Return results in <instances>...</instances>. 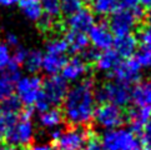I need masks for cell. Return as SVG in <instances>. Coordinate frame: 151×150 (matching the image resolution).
<instances>
[{
    "instance_id": "6da1fadb",
    "label": "cell",
    "mask_w": 151,
    "mask_h": 150,
    "mask_svg": "<svg viewBox=\"0 0 151 150\" xmlns=\"http://www.w3.org/2000/svg\"><path fill=\"white\" fill-rule=\"evenodd\" d=\"M95 88L93 79H84L68 89L63 101V115L69 124L83 126L93 120L95 111Z\"/></svg>"
},
{
    "instance_id": "7a4b0ae2",
    "label": "cell",
    "mask_w": 151,
    "mask_h": 150,
    "mask_svg": "<svg viewBox=\"0 0 151 150\" xmlns=\"http://www.w3.org/2000/svg\"><path fill=\"white\" fill-rule=\"evenodd\" d=\"M100 145L102 150H141V141L137 135L125 128L105 130Z\"/></svg>"
},
{
    "instance_id": "3957f363",
    "label": "cell",
    "mask_w": 151,
    "mask_h": 150,
    "mask_svg": "<svg viewBox=\"0 0 151 150\" xmlns=\"http://www.w3.org/2000/svg\"><path fill=\"white\" fill-rule=\"evenodd\" d=\"M131 90L129 85L119 81H106L95 90V100L100 104L109 103L119 108L126 106L130 103Z\"/></svg>"
},
{
    "instance_id": "277c9868",
    "label": "cell",
    "mask_w": 151,
    "mask_h": 150,
    "mask_svg": "<svg viewBox=\"0 0 151 150\" xmlns=\"http://www.w3.org/2000/svg\"><path fill=\"white\" fill-rule=\"evenodd\" d=\"M35 138V128L31 119H21L14 124L3 140H5L6 145L14 148H25L30 146Z\"/></svg>"
},
{
    "instance_id": "5b68a950",
    "label": "cell",
    "mask_w": 151,
    "mask_h": 150,
    "mask_svg": "<svg viewBox=\"0 0 151 150\" xmlns=\"http://www.w3.org/2000/svg\"><path fill=\"white\" fill-rule=\"evenodd\" d=\"M91 134L81 126H73L60 131L59 136L54 140L55 150H83L89 141Z\"/></svg>"
},
{
    "instance_id": "8992f818",
    "label": "cell",
    "mask_w": 151,
    "mask_h": 150,
    "mask_svg": "<svg viewBox=\"0 0 151 150\" xmlns=\"http://www.w3.org/2000/svg\"><path fill=\"white\" fill-rule=\"evenodd\" d=\"M68 81L59 75H50L46 78L41 85V98L49 106H56L63 104L68 93Z\"/></svg>"
},
{
    "instance_id": "52a82bcc",
    "label": "cell",
    "mask_w": 151,
    "mask_h": 150,
    "mask_svg": "<svg viewBox=\"0 0 151 150\" xmlns=\"http://www.w3.org/2000/svg\"><path fill=\"white\" fill-rule=\"evenodd\" d=\"M93 119L95 120L96 125L104 130H111L115 128H120V125L125 121V115L116 105L109 103L100 104V106L95 108Z\"/></svg>"
},
{
    "instance_id": "ba28073f",
    "label": "cell",
    "mask_w": 151,
    "mask_h": 150,
    "mask_svg": "<svg viewBox=\"0 0 151 150\" xmlns=\"http://www.w3.org/2000/svg\"><path fill=\"white\" fill-rule=\"evenodd\" d=\"M107 26L117 36L130 34V31L134 30L140 24V21L134 15L131 9H122L116 8L111 14H109Z\"/></svg>"
},
{
    "instance_id": "9c48e42d",
    "label": "cell",
    "mask_w": 151,
    "mask_h": 150,
    "mask_svg": "<svg viewBox=\"0 0 151 150\" xmlns=\"http://www.w3.org/2000/svg\"><path fill=\"white\" fill-rule=\"evenodd\" d=\"M42 80L37 75H29V76H21L17 83H15V90H17V96L20 99L23 105L33 106L39 95L41 93Z\"/></svg>"
},
{
    "instance_id": "30bf717a",
    "label": "cell",
    "mask_w": 151,
    "mask_h": 150,
    "mask_svg": "<svg viewBox=\"0 0 151 150\" xmlns=\"http://www.w3.org/2000/svg\"><path fill=\"white\" fill-rule=\"evenodd\" d=\"M109 75L115 79V81L126 85L135 84L141 78V66L135 60V58H127L125 61L119 63Z\"/></svg>"
},
{
    "instance_id": "8fae6325",
    "label": "cell",
    "mask_w": 151,
    "mask_h": 150,
    "mask_svg": "<svg viewBox=\"0 0 151 150\" xmlns=\"http://www.w3.org/2000/svg\"><path fill=\"white\" fill-rule=\"evenodd\" d=\"M89 41H91L94 48L98 50H107L111 49L114 43V35L109 29L106 21H101L99 24H94L89 29Z\"/></svg>"
},
{
    "instance_id": "7c38bea8",
    "label": "cell",
    "mask_w": 151,
    "mask_h": 150,
    "mask_svg": "<svg viewBox=\"0 0 151 150\" xmlns=\"http://www.w3.org/2000/svg\"><path fill=\"white\" fill-rule=\"evenodd\" d=\"M95 24V15L89 8H81L75 14L70 15L65 21V25L70 30H76L86 33Z\"/></svg>"
},
{
    "instance_id": "4fadbf2b",
    "label": "cell",
    "mask_w": 151,
    "mask_h": 150,
    "mask_svg": "<svg viewBox=\"0 0 151 150\" xmlns=\"http://www.w3.org/2000/svg\"><path fill=\"white\" fill-rule=\"evenodd\" d=\"M89 66L81 58L74 56L70 60L65 63V65L61 69V76L66 80V81H79L81 78H84L89 71Z\"/></svg>"
},
{
    "instance_id": "5bb4252c",
    "label": "cell",
    "mask_w": 151,
    "mask_h": 150,
    "mask_svg": "<svg viewBox=\"0 0 151 150\" xmlns=\"http://www.w3.org/2000/svg\"><path fill=\"white\" fill-rule=\"evenodd\" d=\"M136 108H149L151 109V80L137 81L131 90V98Z\"/></svg>"
},
{
    "instance_id": "9a60e30c",
    "label": "cell",
    "mask_w": 151,
    "mask_h": 150,
    "mask_svg": "<svg viewBox=\"0 0 151 150\" xmlns=\"http://www.w3.org/2000/svg\"><path fill=\"white\" fill-rule=\"evenodd\" d=\"M137 40L135 35L132 34H126V35H121L117 36L116 39H114L112 45L115 46V51L117 53L119 56L121 58H131L137 49Z\"/></svg>"
},
{
    "instance_id": "2e32d148",
    "label": "cell",
    "mask_w": 151,
    "mask_h": 150,
    "mask_svg": "<svg viewBox=\"0 0 151 150\" xmlns=\"http://www.w3.org/2000/svg\"><path fill=\"white\" fill-rule=\"evenodd\" d=\"M151 116V109L149 108H136L132 109L127 115V121L130 125V130L135 134H141V130L146 121Z\"/></svg>"
},
{
    "instance_id": "e0dca14e",
    "label": "cell",
    "mask_w": 151,
    "mask_h": 150,
    "mask_svg": "<svg viewBox=\"0 0 151 150\" xmlns=\"http://www.w3.org/2000/svg\"><path fill=\"white\" fill-rule=\"evenodd\" d=\"M66 61L68 58L65 54H49V53H46L45 55H42L41 69L47 75H56L59 71H61Z\"/></svg>"
},
{
    "instance_id": "ac0fdd59",
    "label": "cell",
    "mask_w": 151,
    "mask_h": 150,
    "mask_svg": "<svg viewBox=\"0 0 151 150\" xmlns=\"http://www.w3.org/2000/svg\"><path fill=\"white\" fill-rule=\"evenodd\" d=\"M65 40L68 41L69 45V51L73 54H78L85 50L89 46V38L85 33L76 30H69L66 31V38Z\"/></svg>"
},
{
    "instance_id": "d6986e66",
    "label": "cell",
    "mask_w": 151,
    "mask_h": 150,
    "mask_svg": "<svg viewBox=\"0 0 151 150\" xmlns=\"http://www.w3.org/2000/svg\"><path fill=\"white\" fill-rule=\"evenodd\" d=\"M119 63H120V56L117 55V53L115 50L107 49L104 50V53H100L95 65L98 68V70L110 74L117 66Z\"/></svg>"
},
{
    "instance_id": "ffe728a7",
    "label": "cell",
    "mask_w": 151,
    "mask_h": 150,
    "mask_svg": "<svg viewBox=\"0 0 151 150\" xmlns=\"http://www.w3.org/2000/svg\"><path fill=\"white\" fill-rule=\"evenodd\" d=\"M64 120V115L63 112L55 109V108H51V109H47L45 111L40 112L39 118H37V121L41 128L44 129H55V128H59V125L63 123Z\"/></svg>"
},
{
    "instance_id": "44dd1931",
    "label": "cell",
    "mask_w": 151,
    "mask_h": 150,
    "mask_svg": "<svg viewBox=\"0 0 151 150\" xmlns=\"http://www.w3.org/2000/svg\"><path fill=\"white\" fill-rule=\"evenodd\" d=\"M19 8L26 19L30 21H37L42 15L40 0H19Z\"/></svg>"
},
{
    "instance_id": "7402d4cb",
    "label": "cell",
    "mask_w": 151,
    "mask_h": 150,
    "mask_svg": "<svg viewBox=\"0 0 151 150\" xmlns=\"http://www.w3.org/2000/svg\"><path fill=\"white\" fill-rule=\"evenodd\" d=\"M42 51L37 50V49H33L28 51V55H26L25 60L23 63V65L25 68V70L30 73L31 75H35L37 71L41 70V63H42Z\"/></svg>"
},
{
    "instance_id": "603a6c76",
    "label": "cell",
    "mask_w": 151,
    "mask_h": 150,
    "mask_svg": "<svg viewBox=\"0 0 151 150\" xmlns=\"http://www.w3.org/2000/svg\"><path fill=\"white\" fill-rule=\"evenodd\" d=\"M93 13L98 15H109L117 8V0H91L90 1Z\"/></svg>"
},
{
    "instance_id": "cb8c5ba5",
    "label": "cell",
    "mask_w": 151,
    "mask_h": 150,
    "mask_svg": "<svg viewBox=\"0 0 151 150\" xmlns=\"http://www.w3.org/2000/svg\"><path fill=\"white\" fill-rule=\"evenodd\" d=\"M69 51L68 41L61 36H52L46 43V53L49 54H66Z\"/></svg>"
},
{
    "instance_id": "d4e9b609",
    "label": "cell",
    "mask_w": 151,
    "mask_h": 150,
    "mask_svg": "<svg viewBox=\"0 0 151 150\" xmlns=\"http://www.w3.org/2000/svg\"><path fill=\"white\" fill-rule=\"evenodd\" d=\"M0 110L1 112H6V114H14L18 115L19 112L23 110V103L20 101V99L17 95H10L9 98L4 99L0 105Z\"/></svg>"
},
{
    "instance_id": "484cf974",
    "label": "cell",
    "mask_w": 151,
    "mask_h": 150,
    "mask_svg": "<svg viewBox=\"0 0 151 150\" xmlns=\"http://www.w3.org/2000/svg\"><path fill=\"white\" fill-rule=\"evenodd\" d=\"M42 14L47 15L52 19H61L60 12V1L59 0H40Z\"/></svg>"
},
{
    "instance_id": "4316f807",
    "label": "cell",
    "mask_w": 151,
    "mask_h": 150,
    "mask_svg": "<svg viewBox=\"0 0 151 150\" xmlns=\"http://www.w3.org/2000/svg\"><path fill=\"white\" fill-rule=\"evenodd\" d=\"M136 38L137 43H140L142 46L151 48V25L146 23H140L136 28Z\"/></svg>"
},
{
    "instance_id": "83f0119b",
    "label": "cell",
    "mask_w": 151,
    "mask_h": 150,
    "mask_svg": "<svg viewBox=\"0 0 151 150\" xmlns=\"http://www.w3.org/2000/svg\"><path fill=\"white\" fill-rule=\"evenodd\" d=\"M18 121V115L14 114H6L1 112L0 114V141L6 135V133L14 126V124Z\"/></svg>"
},
{
    "instance_id": "f1b7e54d",
    "label": "cell",
    "mask_w": 151,
    "mask_h": 150,
    "mask_svg": "<svg viewBox=\"0 0 151 150\" xmlns=\"http://www.w3.org/2000/svg\"><path fill=\"white\" fill-rule=\"evenodd\" d=\"M60 1V12L64 17H70L83 8L81 0H59Z\"/></svg>"
},
{
    "instance_id": "f546056e",
    "label": "cell",
    "mask_w": 151,
    "mask_h": 150,
    "mask_svg": "<svg viewBox=\"0 0 151 150\" xmlns=\"http://www.w3.org/2000/svg\"><path fill=\"white\" fill-rule=\"evenodd\" d=\"M1 71H3V73H1L3 76H5L6 79H9L10 81H13L14 84L21 78L20 65L15 63L14 60H12V59H10V61L6 64V66H5Z\"/></svg>"
},
{
    "instance_id": "4dcf8cb0",
    "label": "cell",
    "mask_w": 151,
    "mask_h": 150,
    "mask_svg": "<svg viewBox=\"0 0 151 150\" xmlns=\"http://www.w3.org/2000/svg\"><path fill=\"white\" fill-rule=\"evenodd\" d=\"M135 60L139 63L140 66L151 68V48L141 46V49L136 50V53H135Z\"/></svg>"
},
{
    "instance_id": "1f68e13d",
    "label": "cell",
    "mask_w": 151,
    "mask_h": 150,
    "mask_svg": "<svg viewBox=\"0 0 151 150\" xmlns=\"http://www.w3.org/2000/svg\"><path fill=\"white\" fill-rule=\"evenodd\" d=\"M14 90H15V84L5 76H3V75H0V101L9 98L10 95H13Z\"/></svg>"
},
{
    "instance_id": "d6a6232c",
    "label": "cell",
    "mask_w": 151,
    "mask_h": 150,
    "mask_svg": "<svg viewBox=\"0 0 151 150\" xmlns=\"http://www.w3.org/2000/svg\"><path fill=\"white\" fill-rule=\"evenodd\" d=\"M81 59L88 64V65H91V64H95L96 60H98V58L100 55V50H98L96 48L91 46V48H86L85 50H83L81 53Z\"/></svg>"
},
{
    "instance_id": "836d02e7",
    "label": "cell",
    "mask_w": 151,
    "mask_h": 150,
    "mask_svg": "<svg viewBox=\"0 0 151 150\" xmlns=\"http://www.w3.org/2000/svg\"><path fill=\"white\" fill-rule=\"evenodd\" d=\"M10 59H12V55H10L9 46L5 43L0 41V71L6 66V64L10 61Z\"/></svg>"
},
{
    "instance_id": "e575fe53",
    "label": "cell",
    "mask_w": 151,
    "mask_h": 150,
    "mask_svg": "<svg viewBox=\"0 0 151 150\" xmlns=\"http://www.w3.org/2000/svg\"><path fill=\"white\" fill-rule=\"evenodd\" d=\"M26 55H28V50H26L24 46L18 45L17 49L14 50L13 55H12V60H14L17 64H19V65H23V63L25 60Z\"/></svg>"
},
{
    "instance_id": "d590c367",
    "label": "cell",
    "mask_w": 151,
    "mask_h": 150,
    "mask_svg": "<svg viewBox=\"0 0 151 150\" xmlns=\"http://www.w3.org/2000/svg\"><path fill=\"white\" fill-rule=\"evenodd\" d=\"M140 136H141V140H142V143L145 144V145L151 148V116H150V119L146 121V124L144 125Z\"/></svg>"
},
{
    "instance_id": "8d00e7d4",
    "label": "cell",
    "mask_w": 151,
    "mask_h": 150,
    "mask_svg": "<svg viewBox=\"0 0 151 150\" xmlns=\"http://www.w3.org/2000/svg\"><path fill=\"white\" fill-rule=\"evenodd\" d=\"M139 5V0H117V8L134 9Z\"/></svg>"
},
{
    "instance_id": "74e56055",
    "label": "cell",
    "mask_w": 151,
    "mask_h": 150,
    "mask_svg": "<svg viewBox=\"0 0 151 150\" xmlns=\"http://www.w3.org/2000/svg\"><path fill=\"white\" fill-rule=\"evenodd\" d=\"M5 40H6V45L9 46H18L19 45V39L18 36L13 33H6L5 35Z\"/></svg>"
},
{
    "instance_id": "f35d334b",
    "label": "cell",
    "mask_w": 151,
    "mask_h": 150,
    "mask_svg": "<svg viewBox=\"0 0 151 150\" xmlns=\"http://www.w3.org/2000/svg\"><path fill=\"white\" fill-rule=\"evenodd\" d=\"M83 150H102V148L95 139H89V141L86 143V145Z\"/></svg>"
},
{
    "instance_id": "ab89813d",
    "label": "cell",
    "mask_w": 151,
    "mask_h": 150,
    "mask_svg": "<svg viewBox=\"0 0 151 150\" xmlns=\"http://www.w3.org/2000/svg\"><path fill=\"white\" fill-rule=\"evenodd\" d=\"M30 150H55L51 144H47V143H40V144H35L30 148Z\"/></svg>"
},
{
    "instance_id": "60d3db41",
    "label": "cell",
    "mask_w": 151,
    "mask_h": 150,
    "mask_svg": "<svg viewBox=\"0 0 151 150\" xmlns=\"http://www.w3.org/2000/svg\"><path fill=\"white\" fill-rule=\"evenodd\" d=\"M19 0H0V6H4V8H9V6H13V5L18 4Z\"/></svg>"
},
{
    "instance_id": "b9f144b4",
    "label": "cell",
    "mask_w": 151,
    "mask_h": 150,
    "mask_svg": "<svg viewBox=\"0 0 151 150\" xmlns=\"http://www.w3.org/2000/svg\"><path fill=\"white\" fill-rule=\"evenodd\" d=\"M144 23H146V24H150V25H151V5H150V6H147V9H145Z\"/></svg>"
},
{
    "instance_id": "7bdbcfd3",
    "label": "cell",
    "mask_w": 151,
    "mask_h": 150,
    "mask_svg": "<svg viewBox=\"0 0 151 150\" xmlns=\"http://www.w3.org/2000/svg\"><path fill=\"white\" fill-rule=\"evenodd\" d=\"M139 3H141L142 6H150V5H151V0H139Z\"/></svg>"
},
{
    "instance_id": "ee69618b",
    "label": "cell",
    "mask_w": 151,
    "mask_h": 150,
    "mask_svg": "<svg viewBox=\"0 0 151 150\" xmlns=\"http://www.w3.org/2000/svg\"><path fill=\"white\" fill-rule=\"evenodd\" d=\"M81 1H83V3H84V1H85V3H90L91 0H81Z\"/></svg>"
},
{
    "instance_id": "f6af8a7d",
    "label": "cell",
    "mask_w": 151,
    "mask_h": 150,
    "mask_svg": "<svg viewBox=\"0 0 151 150\" xmlns=\"http://www.w3.org/2000/svg\"><path fill=\"white\" fill-rule=\"evenodd\" d=\"M144 150H151V148H149V146H147L146 149H144Z\"/></svg>"
},
{
    "instance_id": "bcb514c9",
    "label": "cell",
    "mask_w": 151,
    "mask_h": 150,
    "mask_svg": "<svg viewBox=\"0 0 151 150\" xmlns=\"http://www.w3.org/2000/svg\"><path fill=\"white\" fill-rule=\"evenodd\" d=\"M0 114H1V110H0Z\"/></svg>"
}]
</instances>
